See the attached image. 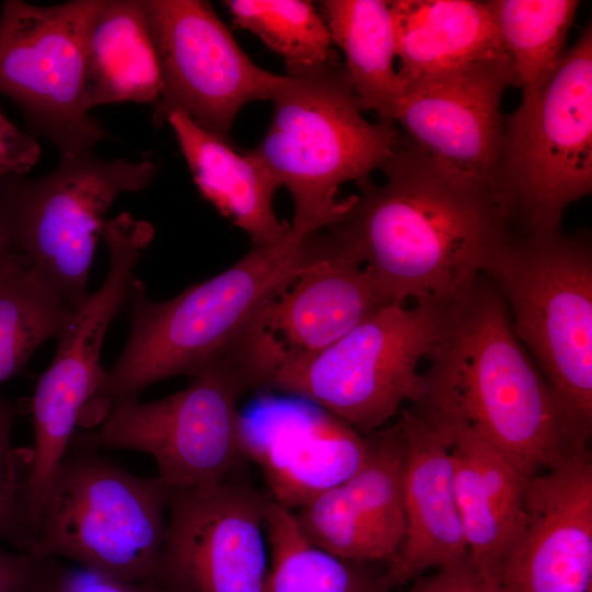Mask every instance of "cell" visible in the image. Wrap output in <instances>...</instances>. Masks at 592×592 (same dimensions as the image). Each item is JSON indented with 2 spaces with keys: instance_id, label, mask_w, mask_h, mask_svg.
Here are the masks:
<instances>
[{
  "instance_id": "obj_1",
  "label": "cell",
  "mask_w": 592,
  "mask_h": 592,
  "mask_svg": "<svg viewBox=\"0 0 592 592\" xmlns=\"http://www.w3.org/2000/svg\"><path fill=\"white\" fill-rule=\"evenodd\" d=\"M327 227L372 274L388 305L446 307L482 274L513 228L492 187L403 141Z\"/></svg>"
},
{
  "instance_id": "obj_2",
  "label": "cell",
  "mask_w": 592,
  "mask_h": 592,
  "mask_svg": "<svg viewBox=\"0 0 592 592\" xmlns=\"http://www.w3.org/2000/svg\"><path fill=\"white\" fill-rule=\"evenodd\" d=\"M411 408L431 426L478 430L527 479L579 445L545 378L516 338L506 304L483 273L444 308Z\"/></svg>"
},
{
  "instance_id": "obj_3",
  "label": "cell",
  "mask_w": 592,
  "mask_h": 592,
  "mask_svg": "<svg viewBox=\"0 0 592 592\" xmlns=\"http://www.w3.org/2000/svg\"><path fill=\"white\" fill-rule=\"evenodd\" d=\"M316 232L289 226L282 242L252 246L230 267L166 300L150 298L134 276L125 306L126 343L84 408L80 425L95 426L112 406L138 399L155 383L195 375L241 338L316 258Z\"/></svg>"
},
{
  "instance_id": "obj_4",
  "label": "cell",
  "mask_w": 592,
  "mask_h": 592,
  "mask_svg": "<svg viewBox=\"0 0 592 592\" xmlns=\"http://www.w3.org/2000/svg\"><path fill=\"white\" fill-rule=\"evenodd\" d=\"M576 442L592 432V249L588 234L511 230L483 272Z\"/></svg>"
},
{
  "instance_id": "obj_5",
  "label": "cell",
  "mask_w": 592,
  "mask_h": 592,
  "mask_svg": "<svg viewBox=\"0 0 592 592\" xmlns=\"http://www.w3.org/2000/svg\"><path fill=\"white\" fill-rule=\"evenodd\" d=\"M272 102L270 125L250 152L287 189L294 230L335 223L353 200H337L340 186L369 182L405 141L394 122L363 117L343 65L286 76Z\"/></svg>"
},
{
  "instance_id": "obj_6",
  "label": "cell",
  "mask_w": 592,
  "mask_h": 592,
  "mask_svg": "<svg viewBox=\"0 0 592 592\" xmlns=\"http://www.w3.org/2000/svg\"><path fill=\"white\" fill-rule=\"evenodd\" d=\"M252 389H258V343L248 331L212 357L185 388L153 401L116 403L72 442L149 455L170 491L215 485L246 460L238 401Z\"/></svg>"
},
{
  "instance_id": "obj_7",
  "label": "cell",
  "mask_w": 592,
  "mask_h": 592,
  "mask_svg": "<svg viewBox=\"0 0 592 592\" xmlns=\"http://www.w3.org/2000/svg\"><path fill=\"white\" fill-rule=\"evenodd\" d=\"M170 490L71 442L43 498L30 554L125 581L156 580Z\"/></svg>"
},
{
  "instance_id": "obj_8",
  "label": "cell",
  "mask_w": 592,
  "mask_h": 592,
  "mask_svg": "<svg viewBox=\"0 0 592 592\" xmlns=\"http://www.w3.org/2000/svg\"><path fill=\"white\" fill-rule=\"evenodd\" d=\"M150 159L107 160L93 150L60 156L41 178L0 174V243L26 260L70 308L89 295L88 280L105 215L125 193L146 189Z\"/></svg>"
},
{
  "instance_id": "obj_9",
  "label": "cell",
  "mask_w": 592,
  "mask_h": 592,
  "mask_svg": "<svg viewBox=\"0 0 592 592\" xmlns=\"http://www.w3.org/2000/svg\"><path fill=\"white\" fill-rule=\"evenodd\" d=\"M592 191V24L566 50L530 104L503 121L496 195L523 234L560 229L567 207Z\"/></svg>"
},
{
  "instance_id": "obj_10",
  "label": "cell",
  "mask_w": 592,
  "mask_h": 592,
  "mask_svg": "<svg viewBox=\"0 0 592 592\" xmlns=\"http://www.w3.org/2000/svg\"><path fill=\"white\" fill-rule=\"evenodd\" d=\"M444 308L384 306L316 353L281 343L266 389L316 405L360 433L376 432L417 399L418 365L435 342Z\"/></svg>"
},
{
  "instance_id": "obj_11",
  "label": "cell",
  "mask_w": 592,
  "mask_h": 592,
  "mask_svg": "<svg viewBox=\"0 0 592 592\" xmlns=\"http://www.w3.org/2000/svg\"><path fill=\"white\" fill-rule=\"evenodd\" d=\"M103 0L37 5L5 0L0 9V93L29 129L69 156L111 138L83 106L87 36Z\"/></svg>"
},
{
  "instance_id": "obj_12",
  "label": "cell",
  "mask_w": 592,
  "mask_h": 592,
  "mask_svg": "<svg viewBox=\"0 0 592 592\" xmlns=\"http://www.w3.org/2000/svg\"><path fill=\"white\" fill-rule=\"evenodd\" d=\"M141 5L162 84L156 123L179 111L230 141L240 110L253 101H272L284 83L286 75L250 59L208 1L141 0Z\"/></svg>"
},
{
  "instance_id": "obj_13",
  "label": "cell",
  "mask_w": 592,
  "mask_h": 592,
  "mask_svg": "<svg viewBox=\"0 0 592 592\" xmlns=\"http://www.w3.org/2000/svg\"><path fill=\"white\" fill-rule=\"evenodd\" d=\"M267 502L232 475L170 491L156 580L172 592H266Z\"/></svg>"
},
{
  "instance_id": "obj_14",
  "label": "cell",
  "mask_w": 592,
  "mask_h": 592,
  "mask_svg": "<svg viewBox=\"0 0 592 592\" xmlns=\"http://www.w3.org/2000/svg\"><path fill=\"white\" fill-rule=\"evenodd\" d=\"M500 592H592V457L527 479L522 528L491 577Z\"/></svg>"
},
{
  "instance_id": "obj_15",
  "label": "cell",
  "mask_w": 592,
  "mask_h": 592,
  "mask_svg": "<svg viewBox=\"0 0 592 592\" xmlns=\"http://www.w3.org/2000/svg\"><path fill=\"white\" fill-rule=\"evenodd\" d=\"M510 87L519 81L506 53L488 57L410 87L391 121L425 152L494 191L503 145L501 102Z\"/></svg>"
},
{
  "instance_id": "obj_16",
  "label": "cell",
  "mask_w": 592,
  "mask_h": 592,
  "mask_svg": "<svg viewBox=\"0 0 592 592\" xmlns=\"http://www.w3.org/2000/svg\"><path fill=\"white\" fill-rule=\"evenodd\" d=\"M240 434L244 459L259 467L270 500L291 511L346 480L371 448V437L299 398L260 399L241 412Z\"/></svg>"
},
{
  "instance_id": "obj_17",
  "label": "cell",
  "mask_w": 592,
  "mask_h": 592,
  "mask_svg": "<svg viewBox=\"0 0 592 592\" xmlns=\"http://www.w3.org/2000/svg\"><path fill=\"white\" fill-rule=\"evenodd\" d=\"M397 424L405 446L406 531L398 553L380 576L383 592L468 554L447 446L411 407L399 411Z\"/></svg>"
},
{
  "instance_id": "obj_18",
  "label": "cell",
  "mask_w": 592,
  "mask_h": 592,
  "mask_svg": "<svg viewBox=\"0 0 592 592\" xmlns=\"http://www.w3.org/2000/svg\"><path fill=\"white\" fill-rule=\"evenodd\" d=\"M387 305L356 257L319 231L316 258L264 307L261 322L285 350L310 354L333 344Z\"/></svg>"
},
{
  "instance_id": "obj_19",
  "label": "cell",
  "mask_w": 592,
  "mask_h": 592,
  "mask_svg": "<svg viewBox=\"0 0 592 592\" xmlns=\"http://www.w3.org/2000/svg\"><path fill=\"white\" fill-rule=\"evenodd\" d=\"M433 431L449 452L468 555L491 578L522 528L527 478L474 426L452 422Z\"/></svg>"
},
{
  "instance_id": "obj_20",
  "label": "cell",
  "mask_w": 592,
  "mask_h": 592,
  "mask_svg": "<svg viewBox=\"0 0 592 592\" xmlns=\"http://www.w3.org/2000/svg\"><path fill=\"white\" fill-rule=\"evenodd\" d=\"M166 122L201 194L243 230L252 246L282 242L289 224L280 220L274 210V195L281 187L276 178L250 151L238 152L230 141L203 129L185 113L171 112Z\"/></svg>"
},
{
  "instance_id": "obj_21",
  "label": "cell",
  "mask_w": 592,
  "mask_h": 592,
  "mask_svg": "<svg viewBox=\"0 0 592 592\" xmlns=\"http://www.w3.org/2000/svg\"><path fill=\"white\" fill-rule=\"evenodd\" d=\"M389 7L403 93L426 79L505 53L486 1L392 0Z\"/></svg>"
},
{
  "instance_id": "obj_22",
  "label": "cell",
  "mask_w": 592,
  "mask_h": 592,
  "mask_svg": "<svg viewBox=\"0 0 592 592\" xmlns=\"http://www.w3.org/2000/svg\"><path fill=\"white\" fill-rule=\"evenodd\" d=\"M161 78L141 0H103L86 46L83 106L157 103Z\"/></svg>"
},
{
  "instance_id": "obj_23",
  "label": "cell",
  "mask_w": 592,
  "mask_h": 592,
  "mask_svg": "<svg viewBox=\"0 0 592 592\" xmlns=\"http://www.w3.org/2000/svg\"><path fill=\"white\" fill-rule=\"evenodd\" d=\"M318 10L341 48L345 73L362 112L391 121L403 95L395 68L396 39L389 1L323 0Z\"/></svg>"
},
{
  "instance_id": "obj_24",
  "label": "cell",
  "mask_w": 592,
  "mask_h": 592,
  "mask_svg": "<svg viewBox=\"0 0 592 592\" xmlns=\"http://www.w3.org/2000/svg\"><path fill=\"white\" fill-rule=\"evenodd\" d=\"M75 309L23 258H0V385L46 341L57 339Z\"/></svg>"
},
{
  "instance_id": "obj_25",
  "label": "cell",
  "mask_w": 592,
  "mask_h": 592,
  "mask_svg": "<svg viewBox=\"0 0 592 592\" xmlns=\"http://www.w3.org/2000/svg\"><path fill=\"white\" fill-rule=\"evenodd\" d=\"M503 48L532 103L559 67L580 2L577 0H488Z\"/></svg>"
},
{
  "instance_id": "obj_26",
  "label": "cell",
  "mask_w": 592,
  "mask_h": 592,
  "mask_svg": "<svg viewBox=\"0 0 592 592\" xmlns=\"http://www.w3.org/2000/svg\"><path fill=\"white\" fill-rule=\"evenodd\" d=\"M270 553L266 592H383L380 577L314 545L293 511L270 500L265 513Z\"/></svg>"
},
{
  "instance_id": "obj_27",
  "label": "cell",
  "mask_w": 592,
  "mask_h": 592,
  "mask_svg": "<svg viewBox=\"0 0 592 592\" xmlns=\"http://www.w3.org/2000/svg\"><path fill=\"white\" fill-rule=\"evenodd\" d=\"M234 24L281 56L286 76L300 77L341 65L330 31L308 0H226Z\"/></svg>"
},
{
  "instance_id": "obj_28",
  "label": "cell",
  "mask_w": 592,
  "mask_h": 592,
  "mask_svg": "<svg viewBox=\"0 0 592 592\" xmlns=\"http://www.w3.org/2000/svg\"><path fill=\"white\" fill-rule=\"evenodd\" d=\"M303 534L317 547L355 561H391L394 553L353 513L340 485L323 490L294 512Z\"/></svg>"
},
{
  "instance_id": "obj_29",
  "label": "cell",
  "mask_w": 592,
  "mask_h": 592,
  "mask_svg": "<svg viewBox=\"0 0 592 592\" xmlns=\"http://www.w3.org/2000/svg\"><path fill=\"white\" fill-rule=\"evenodd\" d=\"M14 405L0 396V540L18 551L30 553L32 535L29 522L27 479L30 452L13 447Z\"/></svg>"
},
{
  "instance_id": "obj_30",
  "label": "cell",
  "mask_w": 592,
  "mask_h": 592,
  "mask_svg": "<svg viewBox=\"0 0 592 592\" xmlns=\"http://www.w3.org/2000/svg\"><path fill=\"white\" fill-rule=\"evenodd\" d=\"M30 592H172L157 580L125 581L57 558H44Z\"/></svg>"
},
{
  "instance_id": "obj_31",
  "label": "cell",
  "mask_w": 592,
  "mask_h": 592,
  "mask_svg": "<svg viewBox=\"0 0 592 592\" xmlns=\"http://www.w3.org/2000/svg\"><path fill=\"white\" fill-rule=\"evenodd\" d=\"M408 592H500L467 554L464 558L418 578Z\"/></svg>"
},
{
  "instance_id": "obj_32",
  "label": "cell",
  "mask_w": 592,
  "mask_h": 592,
  "mask_svg": "<svg viewBox=\"0 0 592 592\" xmlns=\"http://www.w3.org/2000/svg\"><path fill=\"white\" fill-rule=\"evenodd\" d=\"M39 157L41 147L35 137L20 130L0 111V174H25Z\"/></svg>"
},
{
  "instance_id": "obj_33",
  "label": "cell",
  "mask_w": 592,
  "mask_h": 592,
  "mask_svg": "<svg viewBox=\"0 0 592 592\" xmlns=\"http://www.w3.org/2000/svg\"><path fill=\"white\" fill-rule=\"evenodd\" d=\"M44 558L0 547V592H29L42 571Z\"/></svg>"
},
{
  "instance_id": "obj_34",
  "label": "cell",
  "mask_w": 592,
  "mask_h": 592,
  "mask_svg": "<svg viewBox=\"0 0 592 592\" xmlns=\"http://www.w3.org/2000/svg\"><path fill=\"white\" fill-rule=\"evenodd\" d=\"M7 252L4 251V249L2 248L1 243H0V258H2Z\"/></svg>"
},
{
  "instance_id": "obj_35",
  "label": "cell",
  "mask_w": 592,
  "mask_h": 592,
  "mask_svg": "<svg viewBox=\"0 0 592 592\" xmlns=\"http://www.w3.org/2000/svg\"><path fill=\"white\" fill-rule=\"evenodd\" d=\"M30 591H31V590H30ZM30 591H29V592H30Z\"/></svg>"
}]
</instances>
